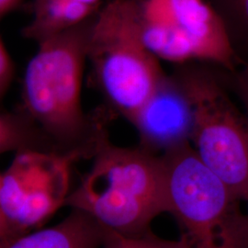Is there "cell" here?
<instances>
[{
	"label": "cell",
	"instance_id": "obj_1",
	"mask_svg": "<svg viewBox=\"0 0 248 248\" xmlns=\"http://www.w3.org/2000/svg\"><path fill=\"white\" fill-rule=\"evenodd\" d=\"M97 13L39 44L28 63L19 108L26 123L28 150L89 159L108 138V113L98 109L87 115L81 105L83 72Z\"/></svg>",
	"mask_w": 248,
	"mask_h": 248
},
{
	"label": "cell",
	"instance_id": "obj_2",
	"mask_svg": "<svg viewBox=\"0 0 248 248\" xmlns=\"http://www.w3.org/2000/svg\"><path fill=\"white\" fill-rule=\"evenodd\" d=\"M92 159V168L71 191L65 206L88 213L108 230L129 236L149 232L158 215L169 213L161 155L139 145L120 147L108 138Z\"/></svg>",
	"mask_w": 248,
	"mask_h": 248
},
{
	"label": "cell",
	"instance_id": "obj_3",
	"mask_svg": "<svg viewBox=\"0 0 248 248\" xmlns=\"http://www.w3.org/2000/svg\"><path fill=\"white\" fill-rule=\"evenodd\" d=\"M169 213L192 248H248V213L189 143L161 155Z\"/></svg>",
	"mask_w": 248,
	"mask_h": 248
},
{
	"label": "cell",
	"instance_id": "obj_4",
	"mask_svg": "<svg viewBox=\"0 0 248 248\" xmlns=\"http://www.w3.org/2000/svg\"><path fill=\"white\" fill-rule=\"evenodd\" d=\"M88 60L108 106L129 122L166 75L142 42L131 0H112L98 10Z\"/></svg>",
	"mask_w": 248,
	"mask_h": 248
},
{
	"label": "cell",
	"instance_id": "obj_5",
	"mask_svg": "<svg viewBox=\"0 0 248 248\" xmlns=\"http://www.w3.org/2000/svg\"><path fill=\"white\" fill-rule=\"evenodd\" d=\"M191 99L196 152L241 202L248 203V122L229 94L222 69L202 62L176 65Z\"/></svg>",
	"mask_w": 248,
	"mask_h": 248
},
{
	"label": "cell",
	"instance_id": "obj_6",
	"mask_svg": "<svg viewBox=\"0 0 248 248\" xmlns=\"http://www.w3.org/2000/svg\"><path fill=\"white\" fill-rule=\"evenodd\" d=\"M139 34L159 60L202 62L235 71L239 59L222 20L207 0H131Z\"/></svg>",
	"mask_w": 248,
	"mask_h": 248
},
{
	"label": "cell",
	"instance_id": "obj_7",
	"mask_svg": "<svg viewBox=\"0 0 248 248\" xmlns=\"http://www.w3.org/2000/svg\"><path fill=\"white\" fill-rule=\"evenodd\" d=\"M76 155L21 151L0 176V245L47 222L70 195Z\"/></svg>",
	"mask_w": 248,
	"mask_h": 248
},
{
	"label": "cell",
	"instance_id": "obj_8",
	"mask_svg": "<svg viewBox=\"0 0 248 248\" xmlns=\"http://www.w3.org/2000/svg\"><path fill=\"white\" fill-rule=\"evenodd\" d=\"M130 123L139 135V146L155 155L191 142L194 108L186 89L174 73L165 75Z\"/></svg>",
	"mask_w": 248,
	"mask_h": 248
},
{
	"label": "cell",
	"instance_id": "obj_9",
	"mask_svg": "<svg viewBox=\"0 0 248 248\" xmlns=\"http://www.w3.org/2000/svg\"><path fill=\"white\" fill-rule=\"evenodd\" d=\"M104 239L105 227L88 213L72 209L58 224L24 234L0 248H99Z\"/></svg>",
	"mask_w": 248,
	"mask_h": 248
},
{
	"label": "cell",
	"instance_id": "obj_10",
	"mask_svg": "<svg viewBox=\"0 0 248 248\" xmlns=\"http://www.w3.org/2000/svg\"><path fill=\"white\" fill-rule=\"evenodd\" d=\"M98 10L76 0H35L33 18L21 33L41 44L85 22Z\"/></svg>",
	"mask_w": 248,
	"mask_h": 248
},
{
	"label": "cell",
	"instance_id": "obj_11",
	"mask_svg": "<svg viewBox=\"0 0 248 248\" xmlns=\"http://www.w3.org/2000/svg\"><path fill=\"white\" fill-rule=\"evenodd\" d=\"M221 18L241 64L248 59V0H207Z\"/></svg>",
	"mask_w": 248,
	"mask_h": 248
},
{
	"label": "cell",
	"instance_id": "obj_12",
	"mask_svg": "<svg viewBox=\"0 0 248 248\" xmlns=\"http://www.w3.org/2000/svg\"><path fill=\"white\" fill-rule=\"evenodd\" d=\"M103 248H192L181 234L177 241L166 240L155 235L152 230L140 235H124L105 228Z\"/></svg>",
	"mask_w": 248,
	"mask_h": 248
},
{
	"label": "cell",
	"instance_id": "obj_13",
	"mask_svg": "<svg viewBox=\"0 0 248 248\" xmlns=\"http://www.w3.org/2000/svg\"><path fill=\"white\" fill-rule=\"evenodd\" d=\"M222 71V76L229 90L239 98L243 111L248 122V59L243 62L235 71Z\"/></svg>",
	"mask_w": 248,
	"mask_h": 248
},
{
	"label": "cell",
	"instance_id": "obj_14",
	"mask_svg": "<svg viewBox=\"0 0 248 248\" xmlns=\"http://www.w3.org/2000/svg\"><path fill=\"white\" fill-rule=\"evenodd\" d=\"M15 77V63L4 40H0V96L5 97Z\"/></svg>",
	"mask_w": 248,
	"mask_h": 248
},
{
	"label": "cell",
	"instance_id": "obj_15",
	"mask_svg": "<svg viewBox=\"0 0 248 248\" xmlns=\"http://www.w3.org/2000/svg\"><path fill=\"white\" fill-rule=\"evenodd\" d=\"M22 0H0V15L3 18L20 5Z\"/></svg>",
	"mask_w": 248,
	"mask_h": 248
},
{
	"label": "cell",
	"instance_id": "obj_16",
	"mask_svg": "<svg viewBox=\"0 0 248 248\" xmlns=\"http://www.w3.org/2000/svg\"><path fill=\"white\" fill-rule=\"evenodd\" d=\"M79 3H82L84 5L90 6V7H95V8H99L101 0H76Z\"/></svg>",
	"mask_w": 248,
	"mask_h": 248
},
{
	"label": "cell",
	"instance_id": "obj_17",
	"mask_svg": "<svg viewBox=\"0 0 248 248\" xmlns=\"http://www.w3.org/2000/svg\"></svg>",
	"mask_w": 248,
	"mask_h": 248
}]
</instances>
